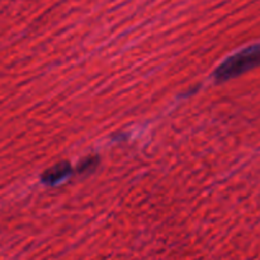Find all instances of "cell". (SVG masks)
I'll return each instance as SVG.
<instances>
[{
  "mask_svg": "<svg viewBox=\"0 0 260 260\" xmlns=\"http://www.w3.org/2000/svg\"><path fill=\"white\" fill-rule=\"evenodd\" d=\"M260 65V43L246 47L230 56L216 69L215 79L217 81H225L231 78L241 75L251 69Z\"/></svg>",
  "mask_w": 260,
  "mask_h": 260,
  "instance_id": "1",
  "label": "cell"
},
{
  "mask_svg": "<svg viewBox=\"0 0 260 260\" xmlns=\"http://www.w3.org/2000/svg\"><path fill=\"white\" fill-rule=\"evenodd\" d=\"M98 164V159L96 157H88V159L83 160L79 165V173H85V172H90L91 169L96 167Z\"/></svg>",
  "mask_w": 260,
  "mask_h": 260,
  "instance_id": "3",
  "label": "cell"
},
{
  "mask_svg": "<svg viewBox=\"0 0 260 260\" xmlns=\"http://www.w3.org/2000/svg\"><path fill=\"white\" fill-rule=\"evenodd\" d=\"M71 174V165L68 161H61L46 170L42 175V182L45 184H56L60 180L65 179Z\"/></svg>",
  "mask_w": 260,
  "mask_h": 260,
  "instance_id": "2",
  "label": "cell"
}]
</instances>
